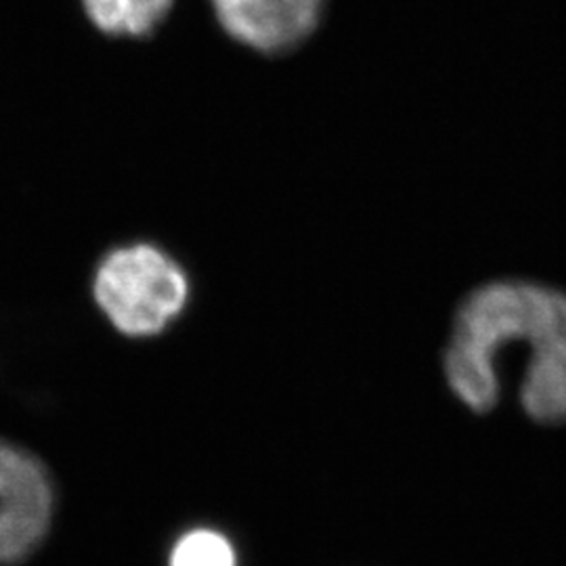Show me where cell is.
<instances>
[{"label":"cell","mask_w":566,"mask_h":566,"mask_svg":"<svg viewBox=\"0 0 566 566\" xmlns=\"http://www.w3.org/2000/svg\"><path fill=\"white\" fill-rule=\"evenodd\" d=\"M526 348L521 401L539 424L566 422V294L542 283H486L460 304L443 369L455 397L472 411H491L502 395L497 357Z\"/></svg>","instance_id":"1"},{"label":"cell","mask_w":566,"mask_h":566,"mask_svg":"<svg viewBox=\"0 0 566 566\" xmlns=\"http://www.w3.org/2000/svg\"><path fill=\"white\" fill-rule=\"evenodd\" d=\"M53 489L44 465L0 439V566L32 556L49 533Z\"/></svg>","instance_id":"3"},{"label":"cell","mask_w":566,"mask_h":566,"mask_svg":"<svg viewBox=\"0 0 566 566\" xmlns=\"http://www.w3.org/2000/svg\"><path fill=\"white\" fill-rule=\"evenodd\" d=\"M172 0H84L91 21L112 36H147L163 23Z\"/></svg>","instance_id":"5"},{"label":"cell","mask_w":566,"mask_h":566,"mask_svg":"<svg viewBox=\"0 0 566 566\" xmlns=\"http://www.w3.org/2000/svg\"><path fill=\"white\" fill-rule=\"evenodd\" d=\"M224 32L245 46L275 55L317 28L324 0H210Z\"/></svg>","instance_id":"4"},{"label":"cell","mask_w":566,"mask_h":566,"mask_svg":"<svg viewBox=\"0 0 566 566\" xmlns=\"http://www.w3.org/2000/svg\"><path fill=\"white\" fill-rule=\"evenodd\" d=\"M170 566H238V558L224 535L210 528H196L179 539Z\"/></svg>","instance_id":"6"},{"label":"cell","mask_w":566,"mask_h":566,"mask_svg":"<svg viewBox=\"0 0 566 566\" xmlns=\"http://www.w3.org/2000/svg\"><path fill=\"white\" fill-rule=\"evenodd\" d=\"M93 294L122 334L149 338L181 317L189 301V280L170 254L151 243H135L103 259Z\"/></svg>","instance_id":"2"}]
</instances>
